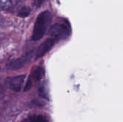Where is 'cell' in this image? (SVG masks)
<instances>
[{
    "label": "cell",
    "instance_id": "6da1fadb",
    "mask_svg": "<svg viewBox=\"0 0 123 122\" xmlns=\"http://www.w3.org/2000/svg\"><path fill=\"white\" fill-rule=\"evenodd\" d=\"M50 22L51 14L48 11H44L41 12L36 19L32 39L35 41H37L43 38Z\"/></svg>",
    "mask_w": 123,
    "mask_h": 122
},
{
    "label": "cell",
    "instance_id": "5b68a950",
    "mask_svg": "<svg viewBox=\"0 0 123 122\" xmlns=\"http://www.w3.org/2000/svg\"><path fill=\"white\" fill-rule=\"evenodd\" d=\"M55 41L56 40L50 37L45 40L43 43H41L36 51V55H35L36 59L40 58L43 56H44L45 54H47L53 48V47L55 43Z\"/></svg>",
    "mask_w": 123,
    "mask_h": 122
},
{
    "label": "cell",
    "instance_id": "7a4b0ae2",
    "mask_svg": "<svg viewBox=\"0 0 123 122\" xmlns=\"http://www.w3.org/2000/svg\"><path fill=\"white\" fill-rule=\"evenodd\" d=\"M48 34L56 40H64L69 36L70 29L66 24L56 23L50 28Z\"/></svg>",
    "mask_w": 123,
    "mask_h": 122
},
{
    "label": "cell",
    "instance_id": "3957f363",
    "mask_svg": "<svg viewBox=\"0 0 123 122\" xmlns=\"http://www.w3.org/2000/svg\"><path fill=\"white\" fill-rule=\"evenodd\" d=\"M33 54L34 52L32 50H30L26 52L25 55H22L19 58L9 62L7 64L6 68L9 70H19L22 68V67H24L25 65H26L31 61L33 57Z\"/></svg>",
    "mask_w": 123,
    "mask_h": 122
},
{
    "label": "cell",
    "instance_id": "8fae6325",
    "mask_svg": "<svg viewBox=\"0 0 123 122\" xmlns=\"http://www.w3.org/2000/svg\"><path fill=\"white\" fill-rule=\"evenodd\" d=\"M48 0H36V4H37V6H40L44 2L47 1Z\"/></svg>",
    "mask_w": 123,
    "mask_h": 122
},
{
    "label": "cell",
    "instance_id": "9c48e42d",
    "mask_svg": "<svg viewBox=\"0 0 123 122\" xmlns=\"http://www.w3.org/2000/svg\"><path fill=\"white\" fill-rule=\"evenodd\" d=\"M38 92H39L40 96H41L42 98L47 99V100L49 99V97L48 95V91H46L45 83H43L42 85H40V86L39 87V89H38Z\"/></svg>",
    "mask_w": 123,
    "mask_h": 122
},
{
    "label": "cell",
    "instance_id": "277c9868",
    "mask_svg": "<svg viewBox=\"0 0 123 122\" xmlns=\"http://www.w3.org/2000/svg\"><path fill=\"white\" fill-rule=\"evenodd\" d=\"M26 75H19L11 78H8L5 81V84L6 87L15 92L21 91L22 86L25 83Z\"/></svg>",
    "mask_w": 123,
    "mask_h": 122
},
{
    "label": "cell",
    "instance_id": "ba28073f",
    "mask_svg": "<svg viewBox=\"0 0 123 122\" xmlns=\"http://www.w3.org/2000/svg\"><path fill=\"white\" fill-rule=\"evenodd\" d=\"M31 12V9L29 6H24L19 9V10L17 12V16L20 17H26L30 15Z\"/></svg>",
    "mask_w": 123,
    "mask_h": 122
},
{
    "label": "cell",
    "instance_id": "52a82bcc",
    "mask_svg": "<svg viewBox=\"0 0 123 122\" xmlns=\"http://www.w3.org/2000/svg\"><path fill=\"white\" fill-rule=\"evenodd\" d=\"M22 122H49L46 116L41 114H35L30 116Z\"/></svg>",
    "mask_w": 123,
    "mask_h": 122
},
{
    "label": "cell",
    "instance_id": "30bf717a",
    "mask_svg": "<svg viewBox=\"0 0 123 122\" xmlns=\"http://www.w3.org/2000/svg\"><path fill=\"white\" fill-rule=\"evenodd\" d=\"M12 6V0H0V9H9Z\"/></svg>",
    "mask_w": 123,
    "mask_h": 122
},
{
    "label": "cell",
    "instance_id": "8992f818",
    "mask_svg": "<svg viewBox=\"0 0 123 122\" xmlns=\"http://www.w3.org/2000/svg\"><path fill=\"white\" fill-rule=\"evenodd\" d=\"M44 75H45V70L43 68L40 67V66L35 67L32 68L30 76L28 79L31 81L32 83L33 81L35 82H37V81H40L43 78Z\"/></svg>",
    "mask_w": 123,
    "mask_h": 122
}]
</instances>
